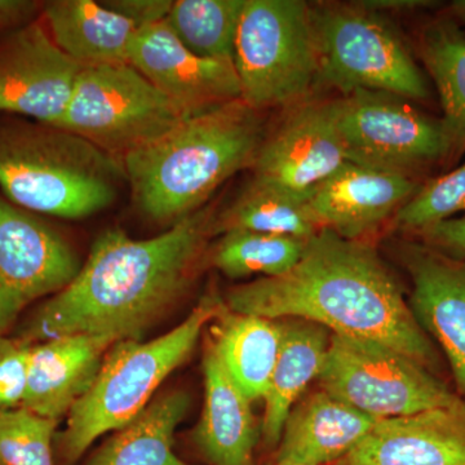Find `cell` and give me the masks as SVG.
<instances>
[{"instance_id": "6da1fadb", "label": "cell", "mask_w": 465, "mask_h": 465, "mask_svg": "<svg viewBox=\"0 0 465 465\" xmlns=\"http://www.w3.org/2000/svg\"><path fill=\"white\" fill-rule=\"evenodd\" d=\"M213 220L210 208H201L149 240L104 232L74 280L34 313L21 341L36 344L79 333L142 341L191 289Z\"/></svg>"}, {"instance_id": "7a4b0ae2", "label": "cell", "mask_w": 465, "mask_h": 465, "mask_svg": "<svg viewBox=\"0 0 465 465\" xmlns=\"http://www.w3.org/2000/svg\"><path fill=\"white\" fill-rule=\"evenodd\" d=\"M226 307L268 320L311 321L332 335L393 349L427 369L436 361L432 344L378 252L330 229L307 242L302 259L287 273L229 291Z\"/></svg>"}, {"instance_id": "3957f363", "label": "cell", "mask_w": 465, "mask_h": 465, "mask_svg": "<svg viewBox=\"0 0 465 465\" xmlns=\"http://www.w3.org/2000/svg\"><path fill=\"white\" fill-rule=\"evenodd\" d=\"M262 142L259 112L242 99L188 116L122 159L134 204L153 222L176 224L232 174L252 168Z\"/></svg>"}, {"instance_id": "277c9868", "label": "cell", "mask_w": 465, "mask_h": 465, "mask_svg": "<svg viewBox=\"0 0 465 465\" xmlns=\"http://www.w3.org/2000/svg\"><path fill=\"white\" fill-rule=\"evenodd\" d=\"M125 180L124 164L61 128L0 122V189L15 206L60 219L105 210Z\"/></svg>"}, {"instance_id": "5b68a950", "label": "cell", "mask_w": 465, "mask_h": 465, "mask_svg": "<svg viewBox=\"0 0 465 465\" xmlns=\"http://www.w3.org/2000/svg\"><path fill=\"white\" fill-rule=\"evenodd\" d=\"M224 307L219 296L208 293L164 335L149 341L115 342L94 384L67 415L65 430L54 439L61 463L75 464L94 440L136 418L162 382L191 357L204 327Z\"/></svg>"}, {"instance_id": "8992f818", "label": "cell", "mask_w": 465, "mask_h": 465, "mask_svg": "<svg viewBox=\"0 0 465 465\" xmlns=\"http://www.w3.org/2000/svg\"><path fill=\"white\" fill-rule=\"evenodd\" d=\"M241 99L256 112L298 105L318 84L311 5L300 0H246L235 38Z\"/></svg>"}, {"instance_id": "52a82bcc", "label": "cell", "mask_w": 465, "mask_h": 465, "mask_svg": "<svg viewBox=\"0 0 465 465\" xmlns=\"http://www.w3.org/2000/svg\"><path fill=\"white\" fill-rule=\"evenodd\" d=\"M318 52V84L342 94L381 91L427 100L430 88L405 45L379 14L353 5L311 7Z\"/></svg>"}, {"instance_id": "ba28073f", "label": "cell", "mask_w": 465, "mask_h": 465, "mask_svg": "<svg viewBox=\"0 0 465 465\" xmlns=\"http://www.w3.org/2000/svg\"><path fill=\"white\" fill-rule=\"evenodd\" d=\"M185 119L130 64L84 66L56 127L122 159Z\"/></svg>"}, {"instance_id": "9c48e42d", "label": "cell", "mask_w": 465, "mask_h": 465, "mask_svg": "<svg viewBox=\"0 0 465 465\" xmlns=\"http://www.w3.org/2000/svg\"><path fill=\"white\" fill-rule=\"evenodd\" d=\"M318 381L322 391L378 420L465 406L412 358L378 342L332 333Z\"/></svg>"}, {"instance_id": "30bf717a", "label": "cell", "mask_w": 465, "mask_h": 465, "mask_svg": "<svg viewBox=\"0 0 465 465\" xmlns=\"http://www.w3.org/2000/svg\"><path fill=\"white\" fill-rule=\"evenodd\" d=\"M348 162L409 176L451 152L442 122L381 91H354L336 100Z\"/></svg>"}, {"instance_id": "8fae6325", "label": "cell", "mask_w": 465, "mask_h": 465, "mask_svg": "<svg viewBox=\"0 0 465 465\" xmlns=\"http://www.w3.org/2000/svg\"><path fill=\"white\" fill-rule=\"evenodd\" d=\"M81 266L63 235L0 197V335L35 300L69 286Z\"/></svg>"}, {"instance_id": "7c38bea8", "label": "cell", "mask_w": 465, "mask_h": 465, "mask_svg": "<svg viewBox=\"0 0 465 465\" xmlns=\"http://www.w3.org/2000/svg\"><path fill=\"white\" fill-rule=\"evenodd\" d=\"M347 163L336 100L309 101L296 105L264 139L252 179L309 198Z\"/></svg>"}, {"instance_id": "4fadbf2b", "label": "cell", "mask_w": 465, "mask_h": 465, "mask_svg": "<svg viewBox=\"0 0 465 465\" xmlns=\"http://www.w3.org/2000/svg\"><path fill=\"white\" fill-rule=\"evenodd\" d=\"M81 69L41 24L9 33L0 43V113L56 127Z\"/></svg>"}, {"instance_id": "5bb4252c", "label": "cell", "mask_w": 465, "mask_h": 465, "mask_svg": "<svg viewBox=\"0 0 465 465\" xmlns=\"http://www.w3.org/2000/svg\"><path fill=\"white\" fill-rule=\"evenodd\" d=\"M128 64L185 118L241 99L234 64L193 54L166 21L137 30L128 52Z\"/></svg>"}, {"instance_id": "9a60e30c", "label": "cell", "mask_w": 465, "mask_h": 465, "mask_svg": "<svg viewBox=\"0 0 465 465\" xmlns=\"http://www.w3.org/2000/svg\"><path fill=\"white\" fill-rule=\"evenodd\" d=\"M418 191L407 174L348 162L312 193L308 206L321 229L360 241L399 213Z\"/></svg>"}, {"instance_id": "2e32d148", "label": "cell", "mask_w": 465, "mask_h": 465, "mask_svg": "<svg viewBox=\"0 0 465 465\" xmlns=\"http://www.w3.org/2000/svg\"><path fill=\"white\" fill-rule=\"evenodd\" d=\"M333 465H465V406L381 419Z\"/></svg>"}, {"instance_id": "e0dca14e", "label": "cell", "mask_w": 465, "mask_h": 465, "mask_svg": "<svg viewBox=\"0 0 465 465\" xmlns=\"http://www.w3.org/2000/svg\"><path fill=\"white\" fill-rule=\"evenodd\" d=\"M115 342L110 336L79 333L32 344L21 407L60 421L90 390Z\"/></svg>"}, {"instance_id": "ac0fdd59", "label": "cell", "mask_w": 465, "mask_h": 465, "mask_svg": "<svg viewBox=\"0 0 465 465\" xmlns=\"http://www.w3.org/2000/svg\"><path fill=\"white\" fill-rule=\"evenodd\" d=\"M412 280L409 307L416 322L445 351L465 397V265L414 249L407 259Z\"/></svg>"}, {"instance_id": "d6986e66", "label": "cell", "mask_w": 465, "mask_h": 465, "mask_svg": "<svg viewBox=\"0 0 465 465\" xmlns=\"http://www.w3.org/2000/svg\"><path fill=\"white\" fill-rule=\"evenodd\" d=\"M204 402L193 443L210 465H255L258 423L247 399L208 342L203 357Z\"/></svg>"}, {"instance_id": "ffe728a7", "label": "cell", "mask_w": 465, "mask_h": 465, "mask_svg": "<svg viewBox=\"0 0 465 465\" xmlns=\"http://www.w3.org/2000/svg\"><path fill=\"white\" fill-rule=\"evenodd\" d=\"M378 419L320 391L296 403L284 424L277 461L336 463L361 442Z\"/></svg>"}, {"instance_id": "44dd1931", "label": "cell", "mask_w": 465, "mask_h": 465, "mask_svg": "<svg viewBox=\"0 0 465 465\" xmlns=\"http://www.w3.org/2000/svg\"><path fill=\"white\" fill-rule=\"evenodd\" d=\"M42 15L57 47L82 67L128 64L137 29L103 2L52 0Z\"/></svg>"}, {"instance_id": "7402d4cb", "label": "cell", "mask_w": 465, "mask_h": 465, "mask_svg": "<svg viewBox=\"0 0 465 465\" xmlns=\"http://www.w3.org/2000/svg\"><path fill=\"white\" fill-rule=\"evenodd\" d=\"M282 323V345L264 397L262 437L266 448L280 445L290 412L314 379L329 351L331 332L321 324L300 318Z\"/></svg>"}, {"instance_id": "603a6c76", "label": "cell", "mask_w": 465, "mask_h": 465, "mask_svg": "<svg viewBox=\"0 0 465 465\" xmlns=\"http://www.w3.org/2000/svg\"><path fill=\"white\" fill-rule=\"evenodd\" d=\"M208 341L232 381L252 402L264 400L282 345V323L224 307Z\"/></svg>"}, {"instance_id": "cb8c5ba5", "label": "cell", "mask_w": 465, "mask_h": 465, "mask_svg": "<svg viewBox=\"0 0 465 465\" xmlns=\"http://www.w3.org/2000/svg\"><path fill=\"white\" fill-rule=\"evenodd\" d=\"M189 407L191 399L183 391L161 394L115 430L84 465H188L174 452V434Z\"/></svg>"}, {"instance_id": "d4e9b609", "label": "cell", "mask_w": 465, "mask_h": 465, "mask_svg": "<svg viewBox=\"0 0 465 465\" xmlns=\"http://www.w3.org/2000/svg\"><path fill=\"white\" fill-rule=\"evenodd\" d=\"M307 197L252 179L213 220V232L249 231L309 241L321 231Z\"/></svg>"}, {"instance_id": "484cf974", "label": "cell", "mask_w": 465, "mask_h": 465, "mask_svg": "<svg viewBox=\"0 0 465 465\" xmlns=\"http://www.w3.org/2000/svg\"><path fill=\"white\" fill-rule=\"evenodd\" d=\"M421 58L439 91L442 125L451 152L465 150V35L455 24L440 21L425 29Z\"/></svg>"}, {"instance_id": "4316f807", "label": "cell", "mask_w": 465, "mask_h": 465, "mask_svg": "<svg viewBox=\"0 0 465 465\" xmlns=\"http://www.w3.org/2000/svg\"><path fill=\"white\" fill-rule=\"evenodd\" d=\"M244 2L246 0H177L166 23L193 54L232 63Z\"/></svg>"}, {"instance_id": "83f0119b", "label": "cell", "mask_w": 465, "mask_h": 465, "mask_svg": "<svg viewBox=\"0 0 465 465\" xmlns=\"http://www.w3.org/2000/svg\"><path fill=\"white\" fill-rule=\"evenodd\" d=\"M308 241L249 231L226 232L211 252V262L229 278L278 277L298 264Z\"/></svg>"}, {"instance_id": "f1b7e54d", "label": "cell", "mask_w": 465, "mask_h": 465, "mask_svg": "<svg viewBox=\"0 0 465 465\" xmlns=\"http://www.w3.org/2000/svg\"><path fill=\"white\" fill-rule=\"evenodd\" d=\"M57 425L24 407L0 410V465H54Z\"/></svg>"}, {"instance_id": "f546056e", "label": "cell", "mask_w": 465, "mask_h": 465, "mask_svg": "<svg viewBox=\"0 0 465 465\" xmlns=\"http://www.w3.org/2000/svg\"><path fill=\"white\" fill-rule=\"evenodd\" d=\"M465 211V163L452 173L433 180L410 198L397 213V224L409 231H424L428 226L449 220Z\"/></svg>"}, {"instance_id": "4dcf8cb0", "label": "cell", "mask_w": 465, "mask_h": 465, "mask_svg": "<svg viewBox=\"0 0 465 465\" xmlns=\"http://www.w3.org/2000/svg\"><path fill=\"white\" fill-rule=\"evenodd\" d=\"M32 344L0 335V410L23 406Z\"/></svg>"}, {"instance_id": "1f68e13d", "label": "cell", "mask_w": 465, "mask_h": 465, "mask_svg": "<svg viewBox=\"0 0 465 465\" xmlns=\"http://www.w3.org/2000/svg\"><path fill=\"white\" fill-rule=\"evenodd\" d=\"M106 7L127 18L137 30L166 21L173 0H105Z\"/></svg>"}, {"instance_id": "d6a6232c", "label": "cell", "mask_w": 465, "mask_h": 465, "mask_svg": "<svg viewBox=\"0 0 465 465\" xmlns=\"http://www.w3.org/2000/svg\"><path fill=\"white\" fill-rule=\"evenodd\" d=\"M421 232L439 249L457 258H465V217L445 220L428 226Z\"/></svg>"}, {"instance_id": "836d02e7", "label": "cell", "mask_w": 465, "mask_h": 465, "mask_svg": "<svg viewBox=\"0 0 465 465\" xmlns=\"http://www.w3.org/2000/svg\"><path fill=\"white\" fill-rule=\"evenodd\" d=\"M43 3L33 0H0V33L16 32L34 23Z\"/></svg>"}, {"instance_id": "e575fe53", "label": "cell", "mask_w": 465, "mask_h": 465, "mask_svg": "<svg viewBox=\"0 0 465 465\" xmlns=\"http://www.w3.org/2000/svg\"><path fill=\"white\" fill-rule=\"evenodd\" d=\"M361 7L369 9V11L381 14V12H410L416 9L432 7L433 2L427 0H369V2H360Z\"/></svg>"}, {"instance_id": "d590c367", "label": "cell", "mask_w": 465, "mask_h": 465, "mask_svg": "<svg viewBox=\"0 0 465 465\" xmlns=\"http://www.w3.org/2000/svg\"><path fill=\"white\" fill-rule=\"evenodd\" d=\"M449 9L451 16L458 18L461 23H465V0H457V2H452Z\"/></svg>"}, {"instance_id": "8d00e7d4", "label": "cell", "mask_w": 465, "mask_h": 465, "mask_svg": "<svg viewBox=\"0 0 465 465\" xmlns=\"http://www.w3.org/2000/svg\"><path fill=\"white\" fill-rule=\"evenodd\" d=\"M275 465H307V464H298V463H287V461H277Z\"/></svg>"}]
</instances>
